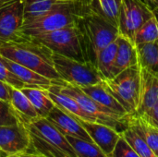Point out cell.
<instances>
[{
	"mask_svg": "<svg viewBox=\"0 0 158 157\" xmlns=\"http://www.w3.org/2000/svg\"><path fill=\"white\" fill-rule=\"evenodd\" d=\"M0 56L52 81L60 80L54 67L52 51L31 38L19 42L0 43Z\"/></svg>",
	"mask_w": 158,
	"mask_h": 157,
	"instance_id": "cell-1",
	"label": "cell"
},
{
	"mask_svg": "<svg viewBox=\"0 0 158 157\" xmlns=\"http://www.w3.org/2000/svg\"><path fill=\"white\" fill-rule=\"evenodd\" d=\"M75 24L81 32L85 60L96 66L99 53L118 36V27L96 12L77 16Z\"/></svg>",
	"mask_w": 158,
	"mask_h": 157,
	"instance_id": "cell-2",
	"label": "cell"
},
{
	"mask_svg": "<svg viewBox=\"0 0 158 157\" xmlns=\"http://www.w3.org/2000/svg\"><path fill=\"white\" fill-rule=\"evenodd\" d=\"M24 125L30 135L31 151L44 157H77L66 136L46 118Z\"/></svg>",
	"mask_w": 158,
	"mask_h": 157,
	"instance_id": "cell-3",
	"label": "cell"
},
{
	"mask_svg": "<svg viewBox=\"0 0 158 157\" xmlns=\"http://www.w3.org/2000/svg\"><path fill=\"white\" fill-rule=\"evenodd\" d=\"M104 83L113 96L120 103L130 116L135 114L140 99L141 68L131 67L113 79L105 80Z\"/></svg>",
	"mask_w": 158,
	"mask_h": 157,
	"instance_id": "cell-4",
	"label": "cell"
},
{
	"mask_svg": "<svg viewBox=\"0 0 158 157\" xmlns=\"http://www.w3.org/2000/svg\"><path fill=\"white\" fill-rule=\"evenodd\" d=\"M52 60L60 80L69 84L84 87L106 80L96 66L89 61H78L55 52H52Z\"/></svg>",
	"mask_w": 158,
	"mask_h": 157,
	"instance_id": "cell-5",
	"label": "cell"
},
{
	"mask_svg": "<svg viewBox=\"0 0 158 157\" xmlns=\"http://www.w3.org/2000/svg\"><path fill=\"white\" fill-rule=\"evenodd\" d=\"M30 38L44 45L52 52L78 61H86L81 32L76 24Z\"/></svg>",
	"mask_w": 158,
	"mask_h": 157,
	"instance_id": "cell-6",
	"label": "cell"
},
{
	"mask_svg": "<svg viewBox=\"0 0 158 157\" xmlns=\"http://www.w3.org/2000/svg\"><path fill=\"white\" fill-rule=\"evenodd\" d=\"M54 82L57 83L60 87V90L74 98L81 107L91 117H93L97 122L107 125L118 131L121 132L128 127V118L127 117H120L111 111L110 109L103 106L102 105L98 104L94 100H93L90 96H88L78 86L69 84L62 80L59 81H53Z\"/></svg>",
	"mask_w": 158,
	"mask_h": 157,
	"instance_id": "cell-7",
	"label": "cell"
},
{
	"mask_svg": "<svg viewBox=\"0 0 158 157\" xmlns=\"http://www.w3.org/2000/svg\"><path fill=\"white\" fill-rule=\"evenodd\" d=\"M153 16V10H151L143 1L122 0L118 25L119 34L134 43V37L137 31Z\"/></svg>",
	"mask_w": 158,
	"mask_h": 157,
	"instance_id": "cell-8",
	"label": "cell"
},
{
	"mask_svg": "<svg viewBox=\"0 0 158 157\" xmlns=\"http://www.w3.org/2000/svg\"><path fill=\"white\" fill-rule=\"evenodd\" d=\"M23 23L22 0H15L0 6V43L28 39L19 32Z\"/></svg>",
	"mask_w": 158,
	"mask_h": 157,
	"instance_id": "cell-9",
	"label": "cell"
},
{
	"mask_svg": "<svg viewBox=\"0 0 158 157\" xmlns=\"http://www.w3.org/2000/svg\"><path fill=\"white\" fill-rule=\"evenodd\" d=\"M30 148V135L24 124L0 126V149L6 155L23 153Z\"/></svg>",
	"mask_w": 158,
	"mask_h": 157,
	"instance_id": "cell-10",
	"label": "cell"
},
{
	"mask_svg": "<svg viewBox=\"0 0 158 157\" xmlns=\"http://www.w3.org/2000/svg\"><path fill=\"white\" fill-rule=\"evenodd\" d=\"M77 119L89 134L92 141L108 156L116 147L120 138V132L102 123Z\"/></svg>",
	"mask_w": 158,
	"mask_h": 157,
	"instance_id": "cell-11",
	"label": "cell"
},
{
	"mask_svg": "<svg viewBox=\"0 0 158 157\" xmlns=\"http://www.w3.org/2000/svg\"><path fill=\"white\" fill-rule=\"evenodd\" d=\"M46 118L63 135L94 143L89 134L84 130V128L79 122V120L73 116L64 112L56 105L53 107V109L50 111Z\"/></svg>",
	"mask_w": 158,
	"mask_h": 157,
	"instance_id": "cell-12",
	"label": "cell"
},
{
	"mask_svg": "<svg viewBox=\"0 0 158 157\" xmlns=\"http://www.w3.org/2000/svg\"><path fill=\"white\" fill-rule=\"evenodd\" d=\"M158 104V75L141 68V90L137 110L134 115L141 117Z\"/></svg>",
	"mask_w": 158,
	"mask_h": 157,
	"instance_id": "cell-13",
	"label": "cell"
},
{
	"mask_svg": "<svg viewBox=\"0 0 158 157\" xmlns=\"http://www.w3.org/2000/svg\"><path fill=\"white\" fill-rule=\"evenodd\" d=\"M45 90H46V93H47L49 98L54 102L55 105L59 107L64 112L73 116L76 118L81 119V120L97 122L93 117L88 115L81 107V105L78 104V102L74 98H72L69 94L63 93L60 90V87L57 83L53 81V83Z\"/></svg>",
	"mask_w": 158,
	"mask_h": 157,
	"instance_id": "cell-14",
	"label": "cell"
},
{
	"mask_svg": "<svg viewBox=\"0 0 158 157\" xmlns=\"http://www.w3.org/2000/svg\"><path fill=\"white\" fill-rule=\"evenodd\" d=\"M0 60L11 72H13L26 85V87H38V88L47 89L53 83L52 80L17 62H14L11 59L0 56Z\"/></svg>",
	"mask_w": 158,
	"mask_h": 157,
	"instance_id": "cell-15",
	"label": "cell"
},
{
	"mask_svg": "<svg viewBox=\"0 0 158 157\" xmlns=\"http://www.w3.org/2000/svg\"><path fill=\"white\" fill-rule=\"evenodd\" d=\"M80 88L93 100L102 105L103 106L110 109L117 115L120 117L129 116L125 108L107 90L104 81L94 84V85H89V86H84V87H80Z\"/></svg>",
	"mask_w": 158,
	"mask_h": 157,
	"instance_id": "cell-16",
	"label": "cell"
},
{
	"mask_svg": "<svg viewBox=\"0 0 158 157\" xmlns=\"http://www.w3.org/2000/svg\"><path fill=\"white\" fill-rule=\"evenodd\" d=\"M118 48L115 59V75L121 71L138 65V56L136 44L127 37L118 34L116 39Z\"/></svg>",
	"mask_w": 158,
	"mask_h": 157,
	"instance_id": "cell-17",
	"label": "cell"
},
{
	"mask_svg": "<svg viewBox=\"0 0 158 157\" xmlns=\"http://www.w3.org/2000/svg\"><path fill=\"white\" fill-rule=\"evenodd\" d=\"M9 104L11 105L19 121L22 124H29L40 118L30 100L20 89L11 86Z\"/></svg>",
	"mask_w": 158,
	"mask_h": 157,
	"instance_id": "cell-18",
	"label": "cell"
},
{
	"mask_svg": "<svg viewBox=\"0 0 158 157\" xmlns=\"http://www.w3.org/2000/svg\"><path fill=\"white\" fill-rule=\"evenodd\" d=\"M73 1L74 0H22L23 23L31 21L58 6L69 4Z\"/></svg>",
	"mask_w": 158,
	"mask_h": 157,
	"instance_id": "cell-19",
	"label": "cell"
},
{
	"mask_svg": "<svg viewBox=\"0 0 158 157\" xmlns=\"http://www.w3.org/2000/svg\"><path fill=\"white\" fill-rule=\"evenodd\" d=\"M128 126L133 129L142 139L149 145L158 156V129L150 125L140 117L130 116L128 118Z\"/></svg>",
	"mask_w": 158,
	"mask_h": 157,
	"instance_id": "cell-20",
	"label": "cell"
},
{
	"mask_svg": "<svg viewBox=\"0 0 158 157\" xmlns=\"http://www.w3.org/2000/svg\"><path fill=\"white\" fill-rule=\"evenodd\" d=\"M20 90L30 100L40 118H46L55 106L54 102L49 98L45 89L38 87H24Z\"/></svg>",
	"mask_w": 158,
	"mask_h": 157,
	"instance_id": "cell-21",
	"label": "cell"
},
{
	"mask_svg": "<svg viewBox=\"0 0 158 157\" xmlns=\"http://www.w3.org/2000/svg\"><path fill=\"white\" fill-rule=\"evenodd\" d=\"M136 48L140 68L158 75V40L137 44Z\"/></svg>",
	"mask_w": 158,
	"mask_h": 157,
	"instance_id": "cell-22",
	"label": "cell"
},
{
	"mask_svg": "<svg viewBox=\"0 0 158 157\" xmlns=\"http://www.w3.org/2000/svg\"><path fill=\"white\" fill-rule=\"evenodd\" d=\"M117 41L106 46L98 55L96 68L106 80L113 79L115 75V59L117 55Z\"/></svg>",
	"mask_w": 158,
	"mask_h": 157,
	"instance_id": "cell-23",
	"label": "cell"
},
{
	"mask_svg": "<svg viewBox=\"0 0 158 157\" xmlns=\"http://www.w3.org/2000/svg\"><path fill=\"white\" fill-rule=\"evenodd\" d=\"M120 135L140 157H158L149 145L142 139V137L131 127L128 126L120 132Z\"/></svg>",
	"mask_w": 158,
	"mask_h": 157,
	"instance_id": "cell-24",
	"label": "cell"
},
{
	"mask_svg": "<svg viewBox=\"0 0 158 157\" xmlns=\"http://www.w3.org/2000/svg\"><path fill=\"white\" fill-rule=\"evenodd\" d=\"M77 157H108L94 143L66 136Z\"/></svg>",
	"mask_w": 158,
	"mask_h": 157,
	"instance_id": "cell-25",
	"label": "cell"
},
{
	"mask_svg": "<svg viewBox=\"0 0 158 157\" xmlns=\"http://www.w3.org/2000/svg\"><path fill=\"white\" fill-rule=\"evenodd\" d=\"M98 13L108 22L118 27L122 0H95Z\"/></svg>",
	"mask_w": 158,
	"mask_h": 157,
	"instance_id": "cell-26",
	"label": "cell"
},
{
	"mask_svg": "<svg viewBox=\"0 0 158 157\" xmlns=\"http://www.w3.org/2000/svg\"><path fill=\"white\" fill-rule=\"evenodd\" d=\"M158 40V22L155 16L147 19L137 31L134 37V43H148Z\"/></svg>",
	"mask_w": 158,
	"mask_h": 157,
	"instance_id": "cell-27",
	"label": "cell"
},
{
	"mask_svg": "<svg viewBox=\"0 0 158 157\" xmlns=\"http://www.w3.org/2000/svg\"><path fill=\"white\" fill-rule=\"evenodd\" d=\"M19 122L11 105L0 99V126L12 125Z\"/></svg>",
	"mask_w": 158,
	"mask_h": 157,
	"instance_id": "cell-28",
	"label": "cell"
},
{
	"mask_svg": "<svg viewBox=\"0 0 158 157\" xmlns=\"http://www.w3.org/2000/svg\"><path fill=\"white\" fill-rule=\"evenodd\" d=\"M0 81L17 89H22L26 85L13 73L11 72L0 60Z\"/></svg>",
	"mask_w": 158,
	"mask_h": 157,
	"instance_id": "cell-29",
	"label": "cell"
},
{
	"mask_svg": "<svg viewBox=\"0 0 158 157\" xmlns=\"http://www.w3.org/2000/svg\"><path fill=\"white\" fill-rule=\"evenodd\" d=\"M108 157H140L137 153L131 147V145L126 142V140L120 135L116 147Z\"/></svg>",
	"mask_w": 158,
	"mask_h": 157,
	"instance_id": "cell-30",
	"label": "cell"
},
{
	"mask_svg": "<svg viewBox=\"0 0 158 157\" xmlns=\"http://www.w3.org/2000/svg\"><path fill=\"white\" fill-rule=\"evenodd\" d=\"M140 118H142L150 125L158 129V104L156 105H155L153 108H151L149 111L144 113L143 116H141Z\"/></svg>",
	"mask_w": 158,
	"mask_h": 157,
	"instance_id": "cell-31",
	"label": "cell"
},
{
	"mask_svg": "<svg viewBox=\"0 0 158 157\" xmlns=\"http://www.w3.org/2000/svg\"><path fill=\"white\" fill-rule=\"evenodd\" d=\"M10 89L11 86L0 81V99L7 103L10 102Z\"/></svg>",
	"mask_w": 158,
	"mask_h": 157,
	"instance_id": "cell-32",
	"label": "cell"
},
{
	"mask_svg": "<svg viewBox=\"0 0 158 157\" xmlns=\"http://www.w3.org/2000/svg\"><path fill=\"white\" fill-rule=\"evenodd\" d=\"M4 157H44L35 152H32L31 150L23 152V153H19V154H15V155H5Z\"/></svg>",
	"mask_w": 158,
	"mask_h": 157,
	"instance_id": "cell-33",
	"label": "cell"
},
{
	"mask_svg": "<svg viewBox=\"0 0 158 157\" xmlns=\"http://www.w3.org/2000/svg\"><path fill=\"white\" fill-rule=\"evenodd\" d=\"M143 1L151 10H154L155 8L158 7V0H141Z\"/></svg>",
	"mask_w": 158,
	"mask_h": 157,
	"instance_id": "cell-34",
	"label": "cell"
},
{
	"mask_svg": "<svg viewBox=\"0 0 158 157\" xmlns=\"http://www.w3.org/2000/svg\"><path fill=\"white\" fill-rule=\"evenodd\" d=\"M13 1H15V0H0V6H5L6 4H9V3H11Z\"/></svg>",
	"mask_w": 158,
	"mask_h": 157,
	"instance_id": "cell-35",
	"label": "cell"
},
{
	"mask_svg": "<svg viewBox=\"0 0 158 157\" xmlns=\"http://www.w3.org/2000/svg\"><path fill=\"white\" fill-rule=\"evenodd\" d=\"M153 14H154V16L156 17V20H157L158 22V7L157 8H155V9L153 10Z\"/></svg>",
	"mask_w": 158,
	"mask_h": 157,
	"instance_id": "cell-36",
	"label": "cell"
},
{
	"mask_svg": "<svg viewBox=\"0 0 158 157\" xmlns=\"http://www.w3.org/2000/svg\"><path fill=\"white\" fill-rule=\"evenodd\" d=\"M5 155H5V154H4V153L2 152V150L0 149V157H4Z\"/></svg>",
	"mask_w": 158,
	"mask_h": 157,
	"instance_id": "cell-37",
	"label": "cell"
}]
</instances>
